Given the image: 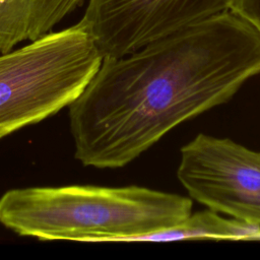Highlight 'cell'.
Instances as JSON below:
<instances>
[{
    "instance_id": "obj_1",
    "label": "cell",
    "mask_w": 260,
    "mask_h": 260,
    "mask_svg": "<svg viewBox=\"0 0 260 260\" xmlns=\"http://www.w3.org/2000/svg\"><path fill=\"white\" fill-rule=\"evenodd\" d=\"M259 74L260 35L230 10L103 59L68 106L74 156L85 167H125Z\"/></svg>"
},
{
    "instance_id": "obj_2",
    "label": "cell",
    "mask_w": 260,
    "mask_h": 260,
    "mask_svg": "<svg viewBox=\"0 0 260 260\" xmlns=\"http://www.w3.org/2000/svg\"><path fill=\"white\" fill-rule=\"evenodd\" d=\"M192 205L190 197L141 186L15 188L0 197V223L43 241L133 242L182 222Z\"/></svg>"
},
{
    "instance_id": "obj_3",
    "label": "cell",
    "mask_w": 260,
    "mask_h": 260,
    "mask_svg": "<svg viewBox=\"0 0 260 260\" xmlns=\"http://www.w3.org/2000/svg\"><path fill=\"white\" fill-rule=\"evenodd\" d=\"M102 61L80 22L0 55V139L68 107Z\"/></svg>"
},
{
    "instance_id": "obj_4",
    "label": "cell",
    "mask_w": 260,
    "mask_h": 260,
    "mask_svg": "<svg viewBox=\"0 0 260 260\" xmlns=\"http://www.w3.org/2000/svg\"><path fill=\"white\" fill-rule=\"evenodd\" d=\"M179 182L190 198L233 218L260 224V152L200 133L180 150Z\"/></svg>"
},
{
    "instance_id": "obj_5",
    "label": "cell",
    "mask_w": 260,
    "mask_h": 260,
    "mask_svg": "<svg viewBox=\"0 0 260 260\" xmlns=\"http://www.w3.org/2000/svg\"><path fill=\"white\" fill-rule=\"evenodd\" d=\"M234 0H88L80 23L103 59L129 55L217 13Z\"/></svg>"
},
{
    "instance_id": "obj_6",
    "label": "cell",
    "mask_w": 260,
    "mask_h": 260,
    "mask_svg": "<svg viewBox=\"0 0 260 260\" xmlns=\"http://www.w3.org/2000/svg\"><path fill=\"white\" fill-rule=\"evenodd\" d=\"M83 0H0V55L24 41L38 40Z\"/></svg>"
},
{
    "instance_id": "obj_7",
    "label": "cell",
    "mask_w": 260,
    "mask_h": 260,
    "mask_svg": "<svg viewBox=\"0 0 260 260\" xmlns=\"http://www.w3.org/2000/svg\"><path fill=\"white\" fill-rule=\"evenodd\" d=\"M260 241V224L225 218L210 208L192 213L182 222L158 232L139 236L133 242H174L184 240Z\"/></svg>"
},
{
    "instance_id": "obj_8",
    "label": "cell",
    "mask_w": 260,
    "mask_h": 260,
    "mask_svg": "<svg viewBox=\"0 0 260 260\" xmlns=\"http://www.w3.org/2000/svg\"><path fill=\"white\" fill-rule=\"evenodd\" d=\"M230 11L247 21L260 35V0H234Z\"/></svg>"
}]
</instances>
